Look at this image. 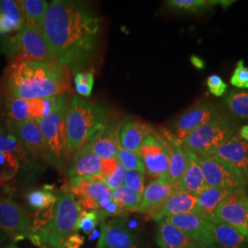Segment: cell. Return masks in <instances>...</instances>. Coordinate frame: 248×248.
<instances>
[{
    "label": "cell",
    "mask_w": 248,
    "mask_h": 248,
    "mask_svg": "<svg viewBox=\"0 0 248 248\" xmlns=\"http://www.w3.org/2000/svg\"><path fill=\"white\" fill-rule=\"evenodd\" d=\"M100 31L101 18L86 4L67 0L49 4L43 33L57 62L74 74L92 61Z\"/></svg>",
    "instance_id": "obj_1"
},
{
    "label": "cell",
    "mask_w": 248,
    "mask_h": 248,
    "mask_svg": "<svg viewBox=\"0 0 248 248\" xmlns=\"http://www.w3.org/2000/svg\"><path fill=\"white\" fill-rule=\"evenodd\" d=\"M69 69L57 61L15 57L3 78L6 97L32 100L60 97L71 89Z\"/></svg>",
    "instance_id": "obj_2"
},
{
    "label": "cell",
    "mask_w": 248,
    "mask_h": 248,
    "mask_svg": "<svg viewBox=\"0 0 248 248\" xmlns=\"http://www.w3.org/2000/svg\"><path fill=\"white\" fill-rule=\"evenodd\" d=\"M110 116L106 107L75 96L68 107L66 117L67 157L98 139L105 132Z\"/></svg>",
    "instance_id": "obj_3"
},
{
    "label": "cell",
    "mask_w": 248,
    "mask_h": 248,
    "mask_svg": "<svg viewBox=\"0 0 248 248\" xmlns=\"http://www.w3.org/2000/svg\"><path fill=\"white\" fill-rule=\"evenodd\" d=\"M82 207L69 189H63L53 206V218L30 240L39 248H63L67 238L77 232Z\"/></svg>",
    "instance_id": "obj_4"
},
{
    "label": "cell",
    "mask_w": 248,
    "mask_h": 248,
    "mask_svg": "<svg viewBox=\"0 0 248 248\" xmlns=\"http://www.w3.org/2000/svg\"><path fill=\"white\" fill-rule=\"evenodd\" d=\"M235 131V125L230 119L219 113L189 133L182 142V146L197 156L213 155Z\"/></svg>",
    "instance_id": "obj_5"
},
{
    "label": "cell",
    "mask_w": 248,
    "mask_h": 248,
    "mask_svg": "<svg viewBox=\"0 0 248 248\" xmlns=\"http://www.w3.org/2000/svg\"><path fill=\"white\" fill-rule=\"evenodd\" d=\"M67 95L58 98L52 112L39 122V127L45 141L46 157L54 166H61L66 155V117Z\"/></svg>",
    "instance_id": "obj_6"
},
{
    "label": "cell",
    "mask_w": 248,
    "mask_h": 248,
    "mask_svg": "<svg viewBox=\"0 0 248 248\" xmlns=\"http://www.w3.org/2000/svg\"><path fill=\"white\" fill-rule=\"evenodd\" d=\"M207 186L226 187L233 191H246L248 180L239 169L215 156H197Z\"/></svg>",
    "instance_id": "obj_7"
},
{
    "label": "cell",
    "mask_w": 248,
    "mask_h": 248,
    "mask_svg": "<svg viewBox=\"0 0 248 248\" xmlns=\"http://www.w3.org/2000/svg\"><path fill=\"white\" fill-rule=\"evenodd\" d=\"M9 48L14 57L38 61H57L52 53L43 31L22 27L18 34L10 40Z\"/></svg>",
    "instance_id": "obj_8"
},
{
    "label": "cell",
    "mask_w": 248,
    "mask_h": 248,
    "mask_svg": "<svg viewBox=\"0 0 248 248\" xmlns=\"http://www.w3.org/2000/svg\"><path fill=\"white\" fill-rule=\"evenodd\" d=\"M31 223L24 211L13 200L0 199V237H12L15 241L31 238Z\"/></svg>",
    "instance_id": "obj_9"
},
{
    "label": "cell",
    "mask_w": 248,
    "mask_h": 248,
    "mask_svg": "<svg viewBox=\"0 0 248 248\" xmlns=\"http://www.w3.org/2000/svg\"><path fill=\"white\" fill-rule=\"evenodd\" d=\"M137 154L149 177L166 179L169 168V153L157 129L143 142Z\"/></svg>",
    "instance_id": "obj_10"
},
{
    "label": "cell",
    "mask_w": 248,
    "mask_h": 248,
    "mask_svg": "<svg viewBox=\"0 0 248 248\" xmlns=\"http://www.w3.org/2000/svg\"><path fill=\"white\" fill-rule=\"evenodd\" d=\"M217 114L219 112L213 102L207 99L200 100L177 116L172 123V131L170 132L182 143L189 133Z\"/></svg>",
    "instance_id": "obj_11"
},
{
    "label": "cell",
    "mask_w": 248,
    "mask_h": 248,
    "mask_svg": "<svg viewBox=\"0 0 248 248\" xmlns=\"http://www.w3.org/2000/svg\"><path fill=\"white\" fill-rule=\"evenodd\" d=\"M182 231L186 236L202 248H216L211 224L198 213H186L165 218Z\"/></svg>",
    "instance_id": "obj_12"
},
{
    "label": "cell",
    "mask_w": 248,
    "mask_h": 248,
    "mask_svg": "<svg viewBox=\"0 0 248 248\" xmlns=\"http://www.w3.org/2000/svg\"><path fill=\"white\" fill-rule=\"evenodd\" d=\"M69 190L78 198L81 207L86 211H97L102 199L112 197L111 190L98 176L71 177Z\"/></svg>",
    "instance_id": "obj_13"
},
{
    "label": "cell",
    "mask_w": 248,
    "mask_h": 248,
    "mask_svg": "<svg viewBox=\"0 0 248 248\" xmlns=\"http://www.w3.org/2000/svg\"><path fill=\"white\" fill-rule=\"evenodd\" d=\"M216 218L248 237V196L234 191L216 211Z\"/></svg>",
    "instance_id": "obj_14"
},
{
    "label": "cell",
    "mask_w": 248,
    "mask_h": 248,
    "mask_svg": "<svg viewBox=\"0 0 248 248\" xmlns=\"http://www.w3.org/2000/svg\"><path fill=\"white\" fill-rule=\"evenodd\" d=\"M169 156V168L166 180L180 187V182L186 167V155L182 143L168 129H157Z\"/></svg>",
    "instance_id": "obj_15"
},
{
    "label": "cell",
    "mask_w": 248,
    "mask_h": 248,
    "mask_svg": "<svg viewBox=\"0 0 248 248\" xmlns=\"http://www.w3.org/2000/svg\"><path fill=\"white\" fill-rule=\"evenodd\" d=\"M7 128L20 142L28 157L41 159L46 156L45 141L39 127V123L29 121L16 125H7Z\"/></svg>",
    "instance_id": "obj_16"
},
{
    "label": "cell",
    "mask_w": 248,
    "mask_h": 248,
    "mask_svg": "<svg viewBox=\"0 0 248 248\" xmlns=\"http://www.w3.org/2000/svg\"><path fill=\"white\" fill-rule=\"evenodd\" d=\"M96 248H136L135 238L124 217H116L100 226V237Z\"/></svg>",
    "instance_id": "obj_17"
},
{
    "label": "cell",
    "mask_w": 248,
    "mask_h": 248,
    "mask_svg": "<svg viewBox=\"0 0 248 248\" xmlns=\"http://www.w3.org/2000/svg\"><path fill=\"white\" fill-rule=\"evenodd\" d=\"M155 129L150 124L137 119L128 118L120 124L118 138L122 148L136 153L143 142L155 133Z\"/></svg>",
    "instance_id": "obj_18"
},
{
    "label": "cell",
    "mask_w": 248,
    "mask_h": 248,
    "mask_svg": "<svg viewBox=\"0 0 248 248\" xmlns=\"http://www.w3.org/2000/svg\"><path fill=\"white\" fill-rule=\"evenodd\" d=\"M181 188L169 184L165 178H157L144 187L138 212L152 215L163 206L171 196Z\"/></svg>",
    "instance_id": "obj_19"
},
{
    "label": "cell",
    "mask_w": 248,
    "mask_h": 248,
    "mask_svg": "<svg viewBox=\"0 0 248 248\" xmlns=\"http://www.w3.org/2000/svg\"><path fill=\"white\" fill-rule=\"evenodd\" d=\"M119 127L120 124L118 121L110 119L105 132L98 139L85 145L78 151L92 153L101 160L116 158L119 149L121 148L118 138Z\"/></svg>",
    "instance_id": "obj_20"
},
{
    "label": "cell",
    "mask_w": 248,
    "mask_h": 248,
    "mask_svg": "<svg viewBox=\"0 0 248 248\" xmlns=\"http://www.w3.org/2000/svg\"><path fill=\"white\" fill-rule=\"evenodd\" d=\"M213 155L239 169L248 180V143L240 135H232L222 143Z\"/></svg>",
    "instance_id": "obj_21"
},
{
    "label": "cell",
    "mask_w": 248,
    "mask_h": 248,
    "mask_svg": "<svg viewBox=\"0 0 248 248\" xmlns=\"http://www.w3.org/2000/svg\"><path fill=\"white\" fill-rule=\"evenodd\" d=\"M197 204L198 196L180 189L171 196L163 206L151 216L155 222H158L169 216L196 213Z\"/></svg>",
    "instance_id": "obj_22"
},
{
    "label": "cell",
    "mask_w": 248,
    "mask_h": 248,
    "mask_svg": "<svg viewBox=\"0 0 248 248\" xmlns=\"http://www.w3.org/2000/svg\"><path fill=\"white\" fill-rule=\"evenodd\" d=\"M234 191L219 186H207L203 191L198 196V204L196 213L206 221L216 219V211L219 206Z\"/></svg>",
    "instance_id": "obj_23"
},
{
    "label": "cell",
    "mask_w": 248,
    "mask_h": 248,
    "mask_svg": "<svg viewBox=\"0 0 248 248\" xmlns=\"http://www.w3.org/2000/svg\"><path fill=\"white\" fill-rule=\"evenodd\" d=\"M157 222L156 243L160 248H202L167 219Z\"/></svg>",
    "instance_id": "obj_24"
},
{
    "label": "cell",
    "mask_w": 248,
    "mask_h": 248,
    "mask_svg": "<svg viewBox=\"0 0 248 248\" xmlns=\"http://www.w3.org/2000/svg\"><path fill=\"white\" fill-rule=\"evenodd\" d=\"M216 246L221 248H248V237L229 224L213 219L209 221Z\"/></svg>",
    "instance_id": "obj_25"
},
{
    "label": "cell",
    "mask_w": 248,
    "mask_h": 248,
    "mask_svg": "<svg viewBox=\"0 0 248 248\" xmlns=\"http://www.w3.org/2000/svg\"><path fill=\"white\" fill-rule=\"evenodd\" d=\"M186 167L180 182V188L191 194L199 196L207 187L202 171L197 159V155L186 150Z\"/></svg>",
    "instance_id": "obj_26"
},
{
    "label": "cell",
    "mask_w": 248,
    "mask_h": 248,
    "mask_svg": "<svg viewBox=\"0 0 248 248\" xmlns=\"http://www.w3.org/2000/svg\"><path fill=\"white\" fill-rule=\"evenodd\" d=\"M102 160L92 153L76 152L68 175L75 177H97L100 174Z\"/></svg>",
    "instance_id": "obj_27"
},
{
    "label": "cell",
    "mask_w": 248,
    "mask_h": 248,
    "mask_svg": "<svg viewBox=\"0 0 248 248\" xmlns=\"http://www.w3.org/2000/svg\"><path fill=\"white\" fill-rule=\"evenodd\" d=\"M22 28V13L18 1H0V35L19 31Z\"/></svg>",
    "instance_id": "obj_28"
},
{
    "label": "cell",
    "mask_w": 248,
    "mask_h": 248,
    "mask_svg": "<svg viewBox=\"0 0 248 248\" xmlns=\"http://www.w3.org/2000/svg\"><path fill=\"white\" fill-rule=\"evenodd\" d=\"M19 5L22 13V27L43 31L49 3L45 0H23L19 1Z\"/></svg>",
    "instance_id": "obj_29"
},
{
    "label": "cell",
    "mask_w": 248,
    "mask_h": 248,
    "mask_svg": "<svg viewBox=\"0 0 248 248\" xmlns=\"http://www.w3.org/2000/svg\"><path fill=\"white\" fill-rule=\"evenodd\" d=\"M4 119L7 125H16L31 121L29 100L7 97L4 105Z\"/></svg>",
    "instance_id": "obj_30"
},
{
    "label": "cell",
    "mask_w": 248,
    "mask_h": 248,
    "mask_svg": "<svg viewBox=\"0 0 248 248\" xmlns=\"http://www.w3.org/2000/svg\"><path fill=\"white\" fill-rule=\"evenodd\" d=\"M125 173L126 170L117 158L102 160L99 177L110 190L124 185Z\"/></svg>",
    "instance_id": "obj_31"
},
{
    "label": "cell",
    "mask_w": 248,
    "mask_h": 248,
    "mask_svg": "<svg viewBox=\"0 0 248 248\" xmlns=\"http://www.w3.org/2000/svg\"><path fill=\"white\" fill-rule=\"evenodd\" d=\"M224 103L231 115L240 121L248 120V91L231 90L224 98Z\"/></svg>",
    "instance_id": "obj_32"
},
{
    "label": "cell",
    "mask_w": 248,
    "mask_h": 248,
    "mask_svg": "<svg viewBox=\"0 0 248 248\" xmlns=\"http://www.w3.org/2000/svg\"><path fill=\"white\" fill-rule=\"evenodd\" d=\"M111 195L116 203L118 204L124 212H138L142 201V195L133 192L124 185L119 186L114 190H111Z\"/></svg>",
    "instance_id": "obj_33"
},
{
    "label": "cell",
    "mask_w": 248,
    "mask_h": 248,
    "mask_svg": "<svg viewBox=\"0 0 248 248\" xmlns=\"http://www.w3.org/2000/svg\"><path fill=\"white\" fill-rule=\"evenodd\" d=\"M221 4L218 0H169L166 2L167 7L172 10L184 12H202L214 6Z\"/></svg>",
    "instance_id": "obj_34"
},
{
    "label": "cell",
    "mask_w": 248,
    "mask_h": 248,
    "mask_svg": "<svg viewBox=\"0 0 248 248\" xmlns=\"http://www.w3.org/2000/svg\"><path fill=\"white\" fill-rule=\"evenodd\" d=\"M58 98L59 97H52L29 100L30 115L31 121L39 123L48 114H50L56 105Z\"/></svg>",
    "instance_id": "obj_35"
},
{
    "label": "cell",
    "mask_w": 248,
    "mask_h": 248,
    "mask_svg": "<svg viewBox=\"0 0 248 248\" xmlns=\"http://www.w3.org/2000/svg\"><path fill=\"white\" fill-rule=\"evenodd\" d=\"M29 205L38 211H43L53 207L56 202L57 196L47 189H34L27 194Z\"/></svg>",
    "instance_id": "obj_36"
},
{
    "label": "cell",
    "mask_w": 248,
    "mask_h": 248,
    "mask_svg": "<svg viewBox=\"0 0 248 248\" xmlns=\"http://www.w3.org/2000/svg\"><path fill=\"white\" fill-rule=\"evenodd\" d=\"M19 169L18 157L8 152L0 153V181H9L15 177Z\"/></svg>",
    "instance_id": "obj_37"
},
{
    "label": "cell",
    "mask_w": 248,
    "mask_h": 248,
    "mask_svg": "<svg viewBox=\"0 0 248 248\" xmlns=\"http://www.w3.org/2000/svg\"><path fill=\"white\" fill-rule=\"evenodd\" d=\"M116 158L126 171H137L143 174L145 173L142 159L136 153L125 150L121 147Z\"/></svg>",
    "instance_id": "obj_38"
},
{
    "label": "cell",
    "mask_w": 248,
    "mask_h": 248,
    "mask_svg": "<svg viewBox=\"0 0 248 248\" xmlns=\"http://www.w3.org/2000/svg\"><path fill=\"white\" fill-rule=\"evenodd\" d=\"M99 222H101V219L99 217L98 211L82 210L77 229L84 231L86 234L90 235Z\"/></svg>",
    "instance_id": "obj_39"
},
{
    "label": "cell",
    "mask_w": 248,
    "mask_h": 248,
    "mask_svg": "<svg viewBox=\"0 0 248 248\" xmlns=\"http://www.w3.org/2000/svg\"><path fill=\"white\" fill-rule=\"evenodd\" d=\"M124 184L130 190L142 195L144 190V174L137 171H126Z\"/></svg>",
    "instance_id": "obj_40"
},
{
    "label": "cell",
    "mask_w": 248,
    "mask_h": 248,
    "mask_svg": "<svg viewBox=\"0 0 248 248\" xmlns=\"http://www.w3.org/2000/svg\"><path fill=\"white\" fill-rule=\"evenodd\" d=\"M231 85L237 89H248V67L244 60H239L230 79Z\"/></svg>",
    "instance_id": "obj_41"
},
{
    "label": "cell",
    "mask_w": 248,
    "mask_h": 248,
    "mask_svg": "<svg viewBox=\"0 0 248 248\" xmlns=\"http://www.w3.org/2000/svg\"><path fill=\"white\" fill-rule=\"evenodd\" d=\"M206 84L210 93L215 97H222L227 90L226 83L217 75L210 76L206 80Z\"/></svg>",
    "instance_id": "obj_42"
},
{
    "label": "cell",
    "mask_w": 248,
    "mask_h": 248,
    "mask_svg": "<svg viewBox=\"0 0 248 248\" xmlns=\"http://www.w3.org/2000/svg\"><path fill=\"white\" fill-rule=\"evenodd\" d=\"M75 85L77 84H88L90 86L94 85V75L92 72H79L75 76Z\"/></svg>",
    "instance_id": "obj_43"
},
{
    "label": "cell",
    "mask_w": 248,
    "mask_h": 248,
    "mask_svg": "<svg viewBox=\"0 0 248 248\" xmlns=\"http://www.w3.org/2000/svg\"><path fill=\"white\" fill-rule=\"evenodd\" d=\"M76 89L79 95L85 97V98H89L92 93L93 86H90L88 84H77Z\"/></svg>",
    "instance_id": "obj_44"
},
{
    "label": "cell",
    "mask_w": 248,
    "mask_h": 248,
    "mask_svg": "<svg viewBox=\"0 0 248 248\" xmlns=\"http://www.w3.org/2000/svg\"><path fill=\"white\" fill-rule=\"evenodd\" d=\"M8 133H9L8 128H4L0 124V153L4 152V150H5V145H6V142H7Z\"/></svg>",
    "instance_id": "obj_45"
},
{
    "label": "cell",
    "mask_w": 248,
    "mask_h": 248,
    "mask_svg": "<svg viewBox=\"0 0 248 248\" xmlns=\"http://www.w3.org/2000/svg\"><path fill=\"white\" fill-rule=\"evenodd\" d=\"M190 61L192 62V64L195 66L196 68L198 69H203L205 67V62L203 60L199 57V56H196V55H192L190 57Z\"/></svg>",
    "instance_id": "obj_46"
},
{
    "label": "cell",
    "mask_w": 248,
    "mask_h": 248,
    "mask_svg": "<svg viewBox=\"0 0 248 248\" xmlns=\"http://www.w3.org/2000/svg\"><path fill=\"white\" fill-rule=\"evenodd\" d=\"M239 135L243 140H245L248 143V124L241 128Z\"/></svg>",
    "instance_id": "obj_47"
},
{
    "label": "cell",
    "mask_w": 248,
    "mask_h": 248,
    "mask_svg": "<svg viewBox=\"0 0 248 248\" xmlns=\"http://www.w3.org/2000/svg\"><path fill=\"white\" fill-rule=\"evenodd\" d=\"M16 248V246L15 245H9L7 248Z\"/></svg>",
    "instance_id": "obj_48"
}]
</instances>
